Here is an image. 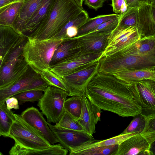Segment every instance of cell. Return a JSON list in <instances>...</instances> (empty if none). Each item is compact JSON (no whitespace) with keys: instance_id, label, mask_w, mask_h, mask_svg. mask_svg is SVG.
<instances>
[{"instance_id":"603a6c76","label":"cell","mask_w":155,"mask_h":155,"mask_svg":"<svg viewBox=\"0 0 155 155\" xmlns=\"http://www.w3.org/2000/svg\"><path fill=\"white\" fill-rule=\"evenodd\" d=\"M112 75L117 79L127 82L143 80L155 81V67L127 70Z\"/></svg>"},{"instance_id":"7c38bea8","label":"cell","mask_w":155,"mask_h":155,"mask_svg":"<svg viewBox=\"0 0 155 155\" xmlns=\"http://www.w3.org/2000/svg\"><path fill=\"white\" fill-rule=\"evenodd\" d=\"M155 81L143 80L136 81L134 96L141 108V114L146 116L155 114Z\"/></svg>"},{"instance_id":"b9f144b4","label":"cell","mask_w":155,"mask_h":155,"mask_svg":"<svg viewBox=\"0 0 155 155\" xmlns=\"http://www.w3.org/2000/svg\"><path fill=\"white\" fill-rule=\"evenodd\" d=\"M5 102L7 108L9 110L12 109L17 110L19 108L18 100L14 96L7 98Z\"/></svg>"},{"instance_id":"8fae6325","label":"cell","mask_w":155,"mask_h":155,"mask_svg":"<svg viewBox=\"0 0 155 155\" xmlns=\"http://www.w3.org/2000/svg\"><path fill=\"white\" fill-rule=\"evenodd\" d=\"M102 54L87 53L80 51L50 66V69L62 78L90 63L99 61Z\"/></svg>"},{"instance_id":"6da1fadb","label":"cell","mask_w":155,"mask_h":155,"mask_svg":"<svg viewBox=\"0 0 155 155\" xmlns=\"http://www.w3.org/2000/svg\"><path fill=\"white\" fill-rule=\"evenodd\" d=\"M135 82L98 72L87 85L85 95L101 110L123 117H134L141 112L133 94Z\"/></svg>"},{"instance_id":"9a60e30c","label":"cell","mask_w":155,"mask_h":155,"mask_svg":"<svg viewBox=\"0 0 155 155\" xmlns=\"http://www.w3.org/2000/svg\"><path fill=\"white\" fill-rule=\"evenodd\" d=\"M111 31H94L77 37L80 51L85 53H102Z\"/></svg>"},{"instance_id":"681fc988","label":"cell","mask_w":155,"mask_h":155,"mask_svg":"<svg viewBox=\"0 0 155 155\" xmlns=\"http://www.w3.org/2000/svg\"></svg>"},{"instance_id":"74e56055","label":"cell","mask_w":155,"mask_h":155,"mask_svg":"<svg viewBox=\"0 0 155 155\" xmlns=\"http://www.w3.org/2000/svg\"><path fill=\"white\" fill-rule=\"evenodd\" d=\"M120 17L110 20L101 24L91 32L97 31L111 32L117 26Z\"/></svg>"},{"instance_id":"7dc6e473","label":"cell","mask_w":155,"mask_h":155,"mask_svg":"<svg viewBox=\"0 0 155 155\" xmlns=\"http://www.w3.org/2000/svg\"><path fill=\"white\" fill-rule=\"evenodd\" d=\"M2 154H3L1 152H0V155H2Z\"/></svg>"},{"instance_id":"ee69618b","label":"cell","mask_w":155,"mask_h":155,"mask_svg":"<svg viewBox=\"0 0 155 155\" xmlns=\"http://www.w3.org/2000/svg\"><path fill=\"white\" fill-rule=\"evenodd\" d=\"M78 28L75 27H71L66 30V36L67 38H72L75 37L78 33Z\"/></svg>"},{"instance_id":"e575fe53","label":"cell","mask_w":155,"mask_h":155,"mask_svg":"<svg viewBox=\"0 0 155 155\" xmlns=\"http://www.w3.org/2000/svg\"><path fill=\"white\" fill-rule=\"evenodd\" d=\"M44 91L38 90H30L18 93L13 96L16 97L21 104L26 102L38 101L41 97Z\"/></svg>"},{"instance_id":"9c48e42d","label":"cell","mask_w":155,"mask_h":155,"mask_svg":"<svg viewBox=\"0 0 155 155\" xmlns=\"http://www.w3.org/2000/svg\"><path fill=\"white\" fill-rule=\"evenodd\" d=\"M155 141V131H142L120 144L114 155H155L151 149Z\"/></svg>"},{"instance_id":"ab89813d","label":"cell","mask_w":155,"mask_h":155,"mask_svg":"<svg viewBox=\"0 0 155 155\" xmlns=\"http://www.w3.org/2000/svg\"><path fill=\"white\" fill-rule=\"evenodd\" d=\"M111 5L115 14L121 15L127 10V7L125 0H112Z\"/></svg>"},{"instance_id":"7a4b0ae2","label":"cell","mask_w":155,"mask_h":155,"mask_svg":"<svg viewBox=\"0 0 155 155\" xmlns=\"http://www.w3.org/2000/svg\"><path fill=\"white\" fill-rule=\"evenodd\" d=\"M139 40L101 58L98 72L113 75L127 70L155 67V51L141 54L139 51Z\"/></svg>"},{"instance_id":"bcb514c9","label":"cell","mask_w":155,"mask_h":155,"mask_svg":"<svg viewBox=\"0 0 155 155\" xmlns=\"http://www.w3.org/2000/svg\"><path fill=\"white\" fill-rule=\"evenodd\" d=\"M77 4L80 7L82 8V5L84 0H74Z\"/></svg>"},{"instance_id":"60d3db41","label":"cell","mask_w":155,"mask_h":155,"mask_svg":"<svg viewBox=\"0 0 155 155\" xmlns=\"http://www.w3.org/2000/svg\"><path fill=\"white\" fill-rule=\"evenodd\" d=\"M104 1V0H84V4L89 8L97 11L102 7Z\"/></svg>"},{"instance_id":"d4e9b609","label":"cell","mask_w":155,"mask_h":155,"mask_svg":"<svg viewBox=\"0 0 155 155\" xmlns=\"http://www.w3.org/2000/svg\"><path fill=\"white\" fill-rule=\"evenodd\" d=\"M23 3L19 0L0 9V25L12 27Z\"/></svg>"},{"instance_id":"3957f363","label":"cell","mask_w":155,"mask_h":155,"mask_svg":"<svg viewBox=\"0 0 155 155\" xmlns=\"http://www.w3.org/2000/svg\"><path fill=\"white\" fill-rule=\"evenodd\" d=\"M15 120L8 137L15 141L11 155H29L32 151L43 150L51 145L39 131L26 122L20 115L14 114Z\"/></svg>"},{"instance_id":"2e32d148","label":"cell","mask_w":155,"mask_h":155,"mask_svg":"<svg viewBox=\"0 0 155 155\" xmlns=\"http://www.w3.org/2000/svg\"><path fill=\"white\" fill-rule=\"evenodd\" d=\"M82 106L81 114L77 120L82 127L84 131L93 137L96 132V125L101 121L100 108L94 104L85 95L82 96Z\"/></svg>"},{"instance_id":"d6986e66","label":"cell","mask_w":155,"mask_h":155,"mask_svg":"<svg viewBox=\"0 0 155 155\" xmlns=\"http://www.w3.org/2000/svg\"><path fill=\"white\" fill-rule=\"evenodd\" d=\"M54 0H46L23 27L20 33L28 37L44 24L51 12Z\"/></svg>"},{"instance_id":"8d00e7d4","label":"cell","mask_w":155,"mask_h":155,"mask_svg":"<svg viewBox=\"0 0 155 155\" xmlns=\"http://www.w3.org/2000/svg\"><path fill=\"white\" fill-rule=\"evenodd\" d=\"M139 51L142 54L155 51V35L142 37L139 40Z\"/></svg>"},{"instance_id":"f1b7e54d","label":"cell","mask_w":155,"mask_h":155,"mask_svg":"<svg viewBox=\"0 0 155 155\" xmlns=\"http://www.w3.org/2000/svg\"><path fill=\"white\" fill-rule=\"evenodd\" d=\"M138 12V7L128 8L126 11L120 15L117 25L124 27L131 26L136 27Z\"/></svg>"},{"instance_id":"e0dca14e","label":"cell","mask_w":155,"mask_h":155,"mask_svg":"<svg viewBox=\"0 0 155 155\" xmlns=\"http://www.w3.org/2000/svg\"><path fill=\"white\" fill-rule=\"evenodd\" d=\"M20 115L26 122L41 132L51 145L58 143L42 113L37 108L33 107L28 108Z\"/></svg>"},{"instance_id":"484cf974","label":"cell","mask_w":155,"mask_h":155,"mask_svg":"<svg viewBox=\"0 0 155 155\" xmlns=\"http://www.w3.org/2000/svg\"><path fill=\"white\" fill-rule=\"evenodd\" d=\"M117 14L98 15L93 18H89L78 29L77 37L93 31L101 24L113 19L120 17Z\"/></svg>"},{"instance_id":"52a82bcc","label":"cell","mask_w":155,"mask_h":155,"mask_svg":"<svg viewBox=\"0 0 155 155\" xmlns=\"http://www.w3.org/2000/svg\"><path fill=\"white\" fill-rule=\"evenodd\" d=\"M68 96L67 91L57 87L49 86L45 89L37 105L47 122H58L64 111V104Z\"/></svg>"},{"instance_id":"8992f818","label":"cell","mask_w":155,"mask_h":155,"mask_svg":"<svg viewBox=\"0 0 155 155\" xmlns=\"http://www.w3.org/2000/svg\"><path fill=\"white\" fill-rule=\"evenodd\" d=\"M24 42L10 54L0 68V89L8 87L21 79L30 68L22 54Z\"/></svg>"},{"instance_id":"7402d4cb","label":"cell","mask_w":155,"mask_h":155,"mask_svg":"<svg viewBox=\"0 0 155 155\" xmlns=\"http://www.w3.org/2000/svg\"><path fill=\"white\" fill-rule=\"evenodd\" d=\"M133 132L121 134L104 140H97L94 139L88 140L80 146L70 149V155H77L80 152L86 150L97 147L114 145H119L128 138L137 134Z\"/></svg>"},{"instance_id":"c3c4849f","label":"cell","mask_w":155,"mask_h":155,"mask_svg":"<svg viewBox=\"0 0 155 155\" xmlns=\"http://www.w3.org/2000/svg\"><path fill=\"white\" fill-rule=\"evenodd\" d=\"M2 135V134H1V132H0V137Z\"/></svg>"},{"instance_id":"44dd1931","label":"cell","mask_w":155,"mask_h":155,"mask_svg":"<svg viewBox=\"0 0 155 155\" xmlns=\"http://www.w3.org/2000/svg\"><path fill=\"white\" fill-rule=\"evenodd\" d=\"M46 0H23L12 28L20 33L25 25Z\"/></svg>"},{"instance_id":"cb8c5ba5","label":"cell","mask_w":155,"mask_h":155,"mask_svg":"<svg viewBox=\"0 0 155 155\" xmlns=\"http://www.w3.org/2000/svg\"><path fill=\"white\" fill-rule=\"evenodd\" d=\"M80 51L77 39L66 38L57 47L51 58L50 66Z\"/></svg>"},{"instance_id":"ffe728a7","label":"cell","mask_w":155,"mask_h":155,"mask_svg":"<svg viewBox=\"0 0 155 155\" xmlns=\"http://www.w3.org/2000/svg\"><path fill=\"white\" fill-rule=\"evenodd\" d=\"M39 75L30 68L26 74L21 79L8 87L0 89V103H5L7 98L27 91L30 84Z\"/></svg>"},{"instance_id":"f6af8a7d","label":"cell","mask_w":155,"mask_h":155,"mask_svg":"<svg viewBox=\"0 0 155 155\" xmlns=\"http://www.w3.org/2000/svg\"><path fill=\"white\" fill-rule=\"evenodd\" d=\"M19 0H0V9Z\"/></svg>"},{"instance_id":"d590c367","label":"cell","mask_w":155,"mask_h":155,"mask_svg":"<svg viewBox=\"0 0 155 155\" xmlns=\"http://www.w3.org/2000/svg\"><path fill=\"white\" fill-rule=\"evenodd\" d=\"M68 153V150L59 143L51 145L49 147L43 150L32 151L29 155H66Z\"/></svg>"},{"instance_id":"4dcf8cb0","label":"cell","mask_w":155,"mask_h":155,"mask_svg":"<svg viewBox=\"0 0 155 155\" xmlns=\"http://www.w3.org/2000/svg\"><path fill=\"white\" fill-rule=\"evenodd\" d=\"M42 79L49 86L61 88L67 91V87L62 78L52 71L50 68L43 71L40 74Z\"/></svg>"},{"instance_id":"ac0fdd59","label":"cell","mask_w":155,"mask_h":155,"mask_svg":"<svg viewBox=\"0 0 155 155\" xmlns=\"http://www.w3.org/2000/svg\"><path fill=\"white\" fill-rule=\"evenodd\" d=\"M136 27L142 37L155 35V3L139 5Z\"/></svg>"},{"instance_id":"5bb4252c","label":"cell","mask_w":155,"mask_h":155,"mask_svg":"<svg viewBox=\"0 0 155 155\" xmlns=\"http://www.w3.org/2000/svg\"><path fill=\"white\" fill-rule=\"evenodd\" d=\"M27 39L13 28L0 25V68L11 53Z\"/></svg>"},{"instance_id":"f546056e","label":"cell","mask_w":155,"mask_h":155,"mask_svg":"<svg viewBox=\"0 0 155 155\" xmlns=\"http://www.w3.org/2000/svg\"><path fill=\"white\" fill-rule=\"evenodd\" d=\"M89 18L88 13L84 9L76 17L65 25L58 33L55 38L65 39L67 38L66 36V30L68 28L75 27L78 29Z\"/></svg>"},{"instance_id":"277c9868","label":"cell","mask_w":155,"mask_h":155,"mask_svg":"<svg viewBox=\"0 0 155 155\" xmlns=\"http://www.w3.org/2000/svg\"><path fill=\"white\" fill-rule=\"evenodd\" d=\"M83 10L74 0H54L47 21L28 37L40 40L55 38L65 25Z\"/></svg>"},{"instance_id":"4316f807","label":"cell","mask_w":155,"mask_h":155,"mask_svg":"<svg viewBox=\"0 0 155 155\" xmlns=\"http://www.w3.org/2000/svg\"><path fill=\"white\" fill-rule=\"evenodd\" d=\"M15 120L14 113L7 108L5 103H0V131L4 137H8L11 127Z\"/></svg>"},{"instance_id":"f35d334b","label":"cell","mask_w":155,"mask_h":155,"mask_svg":"<svg viewBox=\"0 0 155 155\" xmlns=\"http://www.w3.org/2000/svg\"><path fill=\"white\" fill-rule=\"evenodd\" d=\"M49 86L40 75L35 79L29 85L28 90H38L44 91Z\"/></svg>"},{"instance_id":"7bdbcfd3","label":"cell","mask_w":155,"mask_h":155,"mask_svg":"<svg viewBox=\"0 0 155 155\" xmlns=\"http://www.w3.org/2000/svg\"><path fill=\"white\" fill-rule=\"evenodd\" d=\"M125 1L127 8L138 7L140 4L143 2L155 3V0H126Z\"/></svg>"},{"instance_id":"836d02e7","label":"cell","mask_w":155,"mask_h":155,"mask_svg":"<svg viewBox=\"0 0 155 155\" xmlns=\"http://www.w3.org/2000/svg\"><path fill=\"white\" fill-rule=\"evenodd\" d=\"M118 145H114L91 148L83 150L77 155H114Z\"/></svg>"},{"instance_id":"d6a6232c","label":"cell","mask_w":155,"mask_h":155,"mask_svg":"<svg viewBox=\"0 0 155 155\" xmlns=\"http://www.w3.org/2000/svg\"><path fill=\"white\" fill-rule=\"evenodd\" d=\"M134 117L127 128L121 134L133 132L139 133L143 130L146 122V116L140 114Z\"/></svg>"},{"instance_id":"83f0119b","label":"cell","mask_w":155,"mask_h":155,"mask_svg":"<svg viewBox=\"0 0 155 155\" xmlns=\"http://www.w3.org/2000/svg\"><path fill=\"white\" fill-rule=\"evenodd\" d=\"M82 106V96H75L66 99L64 104V108L75 119L80 116Z\"/></svg>"},{"instance_id":"5b68a950","label":"cell","mask_w":155,"mask_h":155,"mask_svg":"<svg viewBox=\"0 0 155 155\" xmlns=\"http://www.w3.org/2000/svg\"><path fill=\"white\" fill-rule=\"evenodd\" d=\"M23 48L24 59L31 69L38 74L50 68L54 52L64 39L40 40L28 37Z\"/></svg>"},{"instance_id":"1f68e13d","label":"cell","mask_w":155,"mask_h":155,"mask_svg":"<svg viewBox=\"0 0 155 155\" xmlns=\"http://www.w3.org/2000/svg\"><path fill=\"white\" fill-rule=\"evenodd\" d=\"M55 125L68 129L84 131L77 119L65 110L59 121Z\"/></svg>"},{"instance_id":"4fadbf2b","label":"cell","mask_w":155,"mask_h":155,"mask_svg":"<svg viewBox=\"0 0 155 155\" xmlns=\"http://www.w3.org/2000/svg\"><path fill=\"white\" fill-rule=\"evenodd\" d=\"M47 124L58 143L68 150L77 147L84 142L94 139L84 131L71 130Z\"/></svg>"},{"instance_id":"30bf717a","label":"cell","mask_w":155,"mask_h":155,"mask_svg":"<svg viewBox=\"0 0 155 155\" xmlns=\"http://www.w3.org/2000/svg\"><path fill=\"white\" fill-rule=\"evenodd\" d=\"M142 37L135 26L124 27L117 25L108 37L107 43L101 58L110 56L140 40Z\"/></svg>"},{"instance_id":"ba28073f","label":"cell","mask_w":155,"mask_h":155,"mask_svg":"<svg viewBox=\"0 0 155 155\" xmlns=\"http://www.w3.org/2000/svg\"><path fill=\"white\" fill-rule=\"evenodd\" d=\"M99 61L90 63L62 78L67 89L68 96L85 95L89 82L98 72Z\"/></svg>"}]
</instances>
